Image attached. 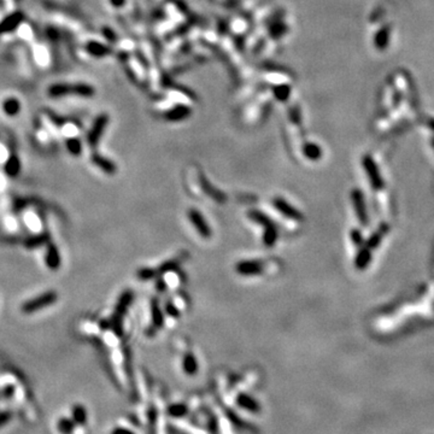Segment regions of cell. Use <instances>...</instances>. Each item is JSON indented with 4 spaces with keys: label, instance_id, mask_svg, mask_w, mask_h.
<instances>
[{
    "label": "cell",
    "instance_id": "cell-24",
    "mask_svg": "<svg viewBox=\"0 0 434 434\" xmlns=\"http://www.w3.org/2000/svg\"><path fill=\"white\" fill-rule=\"evenodd\" d=\"M351 239H352L353 244L356 246H358V248H361L363 245V236L358 229H352V232H351Z\"/></svg>",
    "mask_w": 434,
    "mask_h": 434
},
{
    "label": "cell",
    "instance_id": "cell-3",
    "mask_svg": "<svg viewBox=\"0 0 434 434\" xmlns=\"http://www.w3.org/2000/svg\"><path fill=\"white\" fill-rule=\"evenodd\" d=\"M133 300V293L131 291H127L122 295V297L119 298L118 304H117L116 308V314L113 319V327L118 334H121V327H122V316L124 315V313L127 311V308L129 306V304Z\"/></svg>",
    "mask_w": 434,
    "mask_h": 434
},
{
    "label": "cell",
    "instance_id": "cell-22",
    "mask_svg": "<svg viewBox=\"0 0 434 434\" xmlns=\"http://www.w3.org/2000/svg\"><path fill=\"white\" fill-rule=\"evenodd\" d=\"M274 94L277 100L285 101L291 95V87L287 85H279L274 88Z\"/></svg>",
    "mask_w": 434,
    "mask_h": 434
},
{
    "label": "cell",
    "instance_id": "cell-6",
    "mask_svg": "<svg viewBox=\"0 0 434 434\" xmlns=\"http://www.w3.org/2000/svg\"><path fill=\"white\" fill-rule=\"evenodd\" d=\"M188 217L189 221L192 222V225L196 227L197 232H198L203 238H210L211 236V229H210L209 225L206 223L205 218L202 216L201 212L196 209H191L188 211Z\"/></svg>",
    "mask_w": 434,
    "mask_h": 434
},
{
    "label": "cell",
    "instance_id": "cell-12",
    "mask_svg": "<svg viewBox=\"0 0 434 434\" xmlns=\"http://www.w3.org/2000/svg\"><path fill=\"white\" fill-rule=\"evenodd\" d=\"M370 261H371V252L367 246H365V248H362L360 251H358L357 256H356L355 266L357 269L363 270L369 266Z\"/></svg>",
    "mask_w": 434,
    "mask_h": 434
},
{
    "label": "cell",
    "instance_id": "cell-8",
    "mask_svg": "<svg viewBox=\"0 0 434 434\" xmlns=\"http://www.w3.org/2000/svg\"><path fill=\"white\" fill-rule=\"evenodd\" d=\"M274 206L276 207V210H279L282 215L286 217H290L292 220H300L301 218V214L300 211H298L295 206L287 203L285 199L282 198H275L274 202H273Z\"/></svg>",
    "mask_w": 434,
    "mask_h": 434
},
{
    "label": "cell",
    "instance_id": "cell-4",
    "mask_svg": "<svg viewBox=\"0 0 434 434\" xmlns=\"http://www.w3.org/2000/svg\"><path fill=\"white\" fill-rule=\"evenodd\" d=\"M351 199H352L353 207H355L356 215H357L361 225L368 226L369 225L368 212H367V207H365V197H363L362 191H361V189H353L352 193H351Z\"/></svg>",
    "mask_w": 434,
    "mask_h": 434
},
{
    "label": "cell",
    "instance_id": "cell-25",
    "mask_svg": "<svg viewBox=\"0 0 434 434\" xmlns=\"http://www.w3.org/2000/svg\"><path fill=\"white\" fill-rule=\"evenodd\" d=\"M156 272L153 269H140L137 272V276L141 280H150L152 277H155Z\"/></svg>",
    "mask_w": 434,
    "mask_h": 434
},
{
    "label": "cell",
    "instance_id": "cell-15",
    "mask_svg": "<svg viewBox=\"0 0 434 434\" xmlns=\"http://www.w3.org/2000/svg\"><path fill=\"white\" fill-rule=\"evenodd\" d=\"M303 153L304 156L310 160H318L322 157L321 147L318 146L316 144H313V142H309V144L304 145Z\"/></svg>",
    "mask_w": 434,
    "mask_h": 434
},
{
    "label": "cell",
    "instance_id": "cell-9",
    "mask_svg": "<svg viewBox=\"0 0 434 434\" xmlns=\"http://www.w3.org/2000/svg\"><path fill=\"white\" fill-rule=\"evenodd\" d=\"M189 115H191V110L187 106H176V108L171 109L165 114V118L171 122H178L187 118Z\"/></svg>",
    "mask_w": 434,
    "mask_h": 434
},
{
    "label": "cell",
    "instance_id": "cell-11",
    "mask_svg": "<svg viewBox=\"0 0 434 434\" xmlns=\"http://www.w3.org/2000/svg\"><path fill=\"white\" fill-rule=\"evenodd\" d=\"M106 122H108V117H106V118L105 117H100V118L98 119V122H95L94 127H93L92 131L90 132V135H88V141H90L91 146H94V145L98 142L101 133H103Z\"/></svg>",
    "mask_w": 434,
    "mask_h": 434
},
{
    "label": "cell",
    "instance_id": "cell-20",
    "mask_svg": "<svg viewBox=\"0 0 434 434\" xmlns=\"http://www.w3.org/2000/svg\"><path fill=\"white\" fill-rule=\"evenodd\" d=\"M151 313H152V321L157 328L162 327L163 324V313L160 309L158 304L156 301H152V305H151Z\"/></svg>",
    "mask_w": 434,
    "mask_h": 434
},
{
    "label": "cell",
    "instance_id": "cell-27",
    "mask_svg": "<svg viewBox=\"0 0 434 434\" xmlns=\"http://www.w3.org/2000/svg\"><path fill=\"white\" fill-rule=\"evenodd\" d=\"M5 110H6V113L10 114V115H14V114H16L18 111V105H17L16 101L15 100L7 101V103L5 104Z\"/></svg>",
    "mask_w": 434,
    "mask_h": 434
},
{
    "label": "cell",
    "instance_id": "cell-18",
    "mask_svg": "<svg viewBox=\"0 0 434 434\" xmlns=\"http://www.w3.org/2000/svg\"><path fill=\"white\" fill-rule=\"evenodd\" d=\"M57 428L62 434H72L75 431V422L70 418L63 417L57 423Z\"/></svg>",
    "mask_w": 434,
    "mask_h": 434
},
{
    "label": "cell",
    "instance_id": "cell-17",
    "mask_svg": "<svg viewBox=\"0 0 434 434\" xmlns=\"http://www.w3.org/2000/svg\"><path fill=\"white\" fill-rule=\"evenodd\" d=\"M183 369L187 374H194L198 370V363L192 353H187L183 358Z\"/></svg>",
    "mask_w": 434,
    "mask_h": 434
},
{
    "label": "cell",
    "instance_id": "cell-32",
    "mask_svg": "<svg viewBox=\"0 0 434 434\" xmlns=\"http://www.w3.org/2000/svg\"><path fill=\"white\" fill-rule=\"evenodd\" d=\"M111 2H113L115 6H121V5L124 2V0H111Z\"/></svg>",
    "mask_w": 434,
    "mask_h": 434
},
{
    "label": "cell",
    "instance_id": "cell-26",
    "mask_svg": "<svg viewBox=\"0 0 434 434\" xmlns=\"http://www.w3.org/2000/svg\"><path fill=\"white\" fill-rule=\"evenodd\" d=\"M90 51L92 52V53L98 54V56H101V54H105V53H108V52H109L108 47L105 48V47H104V46L99 45V44H93V45H91L90 46Z\"/></svg>",
    "mask_w": 434,
    "mask_h": 434
},
{
    "label": "cell",
    "instance_id": "cell-13",
    "mask_svg": "<svg viewBox=\"0 0 434 434\" xmlns=\"http://www.w3.org/2000/svg\"><path fill=\"white\" fill-rule=\"evenodd\" d=\"M92 160H93V163L97 165V167H99L101 170L105 171V173H108V174H110V175H113V174L117 170L116 165L114 164L111 160H106V158L101 157V156H99V155H93Z\"/></svg>",
    "mask_w": 434,
    "mask_h": 434
},
{
    "label": "cell",
    "instance_id": "cell-23",
    "mask_svg": "<svg viewBox=\"0 0 434 434\" xmlns=\"http://www.w3.org/2000/svg\"><path fill=\"white\" fill-rule=\"evenodd\" d=\"M68 149H69L72 155L79 156L80 152H81V145H80L79 140H70V141H68Z\"/></svg>",
    "mask_w": 434,
    "mask_h": 434
},
{
    "label": "cell",
    "instance_id": "cell-21",
    "mask_svg": "<svg viewBox=\"0 0 434 434\" xmlns=\"http://www.w3.org/2000/svg\"><path fill=\"white\" fill-rule=\"evenodd\" d=\"M20 169H21L20 160H17V157L12 156L11 158H9L6 165H5V170H6L7 175L16 176L18 174V171H20Z\"/></svg>",
    "mask_w": 434,
    "mask_h": 434
},
{
    "label": "cell",
    "instance_id": "cell-31",
    "mask_svg": "<svg viewBox=\"0 0 434 434\" xmlns=\"http://www.w3.org/2000/svg\"><path fill=\"white\" fill-rule=\"evenodd\" d=\"M9 418H11V416H9V414H1V415H0V427H1V426L4 425V423L6 422V421L9 420Z\"/></svg>",
    "mask_w": 434,
    "mask_h": 434
},
{
    "label": "cell",
    "instance_id": "cell-5",
    "mask_svg": "<svg viewBox=\"0 0 434 434\" xmlns=\"http://www.w3.org/2000/svg\"><path fill=\"white\" fill-rule=\"evenodd\" d=\"M363 167H365V171L368 174V178L370 180L371 187L374 189H381L384 187V180L381 178L380 173H379V169L376 167V164L374 163V160L370 157H365L363 158Z\"/></svg>",
    "mask_w": 434,
    "mask_h": 434
},
{
    "label": "cell",
    "instance_id": "cell-2",
    "mask_svg": "<svg viewBox=\"0 0 434 434\" xmlns=\"http://www.w3.org/2000/svg\"><path fill=\"white\" fill-rule=\"evenodd\" d=\"M58 300V295L54 291H48V292L43 293L38 296L32 300L25 301L22 305V311L24 314H33L35 311L41 310V309L50 306Z\"/></svg>",
    "mask_w": 434,
    "mask_h": 434
},
{
    "label": "cell",
    "instance_id": "cell-14",
    "mask_svg": "<svg viewBox=\"0 0 434 434\" xmlns=\"http://www.w3.org/2000/svg\"><path fill=\"white\" fill-rule=\"evenodd\" d=\"M387 230H388V227H387L386 225L380 226V228H379V229L376 230V232L374 233L373 235H371L370 238L368 239V241H367V244H365V246H367L369 250H373V249H376L379 245H380L381 240H383V236L387 233Z\"/></svg>",
    "mask_w": 434,
    "mask_h": 434
},
{
    "label": "cell",
    "instance_id": "cell-29",
    "mask_svg": "<svg viewBox=\"0 0 434 434\" xmlns=\"http://www.w3.org/2000/svg\"><path fill=\"white\" fill-rule=\"evenodd\" d=\"M165 311H167L169 315L173 316V318H179V315H180L178 309H176L171 303H167V305H165Z\"/></svg>",
    "mask_w": 434,
    "mask_h": 434
},
{
    "label": "cell",
    "instance_id": "cell-16",
    "mask_svg": "<svg viewBox=\"0 0 434 434\" xmlns=\"http://www.w3.org/2000/svg\"><path fill=\"white\" fill-rule=\"evenodd\" d=\"M87 420V412L81 404H76L72 408V421L77 425H84Z\"/></svg>",
    "mask_w": 434,
    "mask_h": 434
},
{
    "label": "cell",
    "instance_id": "cell-7",
    "mask_svg": "<svg viewBox=\"0 0 434 434\" xmlns=\"http://www.w3.org/2000/svg\"><path fill=\"white\" fill-rule=\"evenodd\" d=\"M235 270L238 274L244 276H253L263 272V264L257 261H244L236 264Z\"/></svg>",
    "mask_w": 434,
    "mask_h": 434
},
{
    "label": "cell",
    "instance_id": "cell-10",
    "mask_svg": "<svg viewBox=\"0 0 434 434\" xmlns=\"http://www.w3.org/2000/svg\"><path fill=\"white\" fill-rule=\"evenodd\" d=\"M46 264L53 270L61 266V254H59L58 249L53 244H50L47 248V252H46Z\"/></svg>",
    "mask_w": 434,
    "mask_h": 434
},
{
    "label": "cell",
    "instance_id": "cell-30",
    "mask_svg": "<svg viewBox=\"0 0 434 434\" xmlns=\"http://www.w3.org/2000/svg\"><path fill=\"white\" fill-rule=\"evenodd\" d=\"M113 434H134V433H132L131 431L128 430H124V428H116V430L113 431Z\"/></svg>",
    "mask_w": 434,
    "mask_h": 434
},
{
    "label": "cell",
    "instance_id": "cell-19",
    "mask_svg": "<svg viewBox=\"0 0 434 434\" xmlns=\"http://www.w3.org/2000/svg\"><path fill=\"white\" fill-rule=\"evenodd\" d=\"M238 403L240 407L245 408V409L248 410H252V411L258 409V404H257V402L254 401L253 398H251V397L246 396V394H240V396L238 397Z\"/></svg>",
    "mask_w": 434,
    "mask_h": 434
},
{
    "label": "cell",
    "instance_id": "cell-28",
    "mask_svg": "<svg viewBox=\"0 0 434 434\" xmlns=\"http://www.w3.org/2000/svg\"><path fill=\"white\" fill-rule=\"evenodd\" d=\"M178 262H174V261H170V262H167V263H164L163 264L162 267L160 268V269H158V272L160 273H165V272H170V270H174L175 269V268H178Z\"/></svg>",
    "mask_w": 434,
    "mask_h": 434
},
{
    "label": "cell",
    "instance_id": "cell-1",
    "mask_svg": "<svg viewBox=\"0 0 434 434\" xmlns=\"http://www.w3.org/2000/svg\"><path fill=\"white\" fill-rule=\"evenodd\" d=\"M249 217L252 218L256 223L261 225L262 227L264 228V234H263V241H264V245L268 246V248H272V246L275 245L277 240V236H279V233H277L276 227L275 225L273 223V221L270 220L267 215H264L263 212H259V211H250L249 212Z\"/></svg>",
    "mask_w": 434,
    "mask_h": 434
}]
</instances>
